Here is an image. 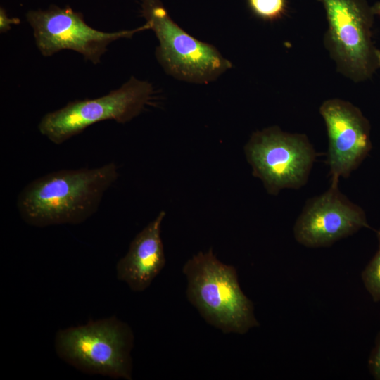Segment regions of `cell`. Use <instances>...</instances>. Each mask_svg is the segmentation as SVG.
Segmentation results:
<instances>
[{
  "label": "cell",
  "mask_w": 380,
  "mask_h": 380,
  "mask_svg": "<svg viewBox=\"0 0 380 380\" xmlns=\"http://www.w3.org/2000/svg\"><path fill=\"white\" fill-rule=\"evenodd\" d=\"M118 177L113 162L94 168L49 172L25 186L18 196L17 208L31 226L78 224L97 210Z\"/></svg>",
  "instance_id": "obj_1"
},
{
  "label": "cell",
  "mask_w": 380,
  "mask_h": 380,
  "mask_svg": "<svg viewBox=\"0 0 380 380\" xmlns=\"http://www.w3.org/2000/svg\"><path fill=\"white\" fill-rule=\"evenodd\" d=\"M182 272L187 280V299L206 322L227 334H244L259 327L236 269L219 260L212 248L194 255Z\"/></svg>",
  "instance_id": "obj_2"
},
{
  "label": "cell",
  "mask_w": 380,
  "mask_h": 380,
  "mask_svg": "<svg viewBox=\"0 0 380 380\" xmlns=\"http://www.w3.org/2000/svg\"><path fill=\"white\" fill-rule=\"evenodd\" d=\"M131 327L115 316L57 331L58 356L77 369L114 379H132Z\"/></svg>",
  "instance_id": "obj_3"
},
{
  "label": "cell",
  "mask_w": 380,
  "mask_h": 380,
  "mask_svg": "<svg viewBox=\"0 0 380 380\" xmlns=\"http://www.w3.org/2000/svg\"><path fill=\"white\" fill-rule=\"evenodd\" d=\"M141 13L158 40L155 55L167 74L187 82L208 84L232 67L214 46L179 27L160 0H143Z\"/></svg>",
  "instance_id": "obj_4"
},
{
  "label": "cell",
  "mask_w": 380,
  "mask_h": 380,
  "mask_svg": "<svg viewBox=\"0 0 380 380\" xmlns=\"http://www.w3.org/2000/svg\"><path fill=\"white\" fill-rule=\"evenodd\" d=\"M244 153L252 175L272 196L305 185L318 155L305 134L286 132L277 126L253 132Z\"/></svg>",
  "instance_id": "obj_5"
},
{
  "label": "cell",
  "mask_w": 380,
  "mask_h": 380,
  "mask_svg": "<svg viewBox=\"0 0 380 380\" xmlns=\"http://www.w3.org/2000/svg\"><path fill=\"white\" fill-rule=\"evenodd\" d=\"M153 87L132 76L120 88L93 99H77L44 115L38 125L41 134L61 144L101 121L125 123L138 116L152 99Z\"/></svg>",
  "instance_id": "obj_6"
},
{
  "label": "cell",
  "mask_w": 380,
  "mask_h": 380,
  "mask_svg": "<svg viewBox=\"0 0 380 380\" xmlns=\"http://www.w3.org/2000/svg\"><path fill=\"white\" fill-rule=\"evenodd\" d=\"M319 1L328 23L326 46L338 71L356 82L368 80L379 68L371 7L365 0Z\"/></svg>",
  "instance_id": "obj_7"
},
{
  "label": "cell",
  "mask_w": 380,
  "mask_h": 380,
  "mask_svg": "<svg viewBox=\"0 0 380 380\" xmlns=\"http://www.w3.org/2000/svg\"><path fill=\"white\" fill-rule=\"evenodd\" d=\"M25 17L42 56L48 57L62 50H72L95 65L100 63L113 42L149 30L146 23L130 30L102 32L87 25L82 13L69 6L61 8L56 5H51L46 10H30Z\"/></svg>",
  "instance_id": "obj_8"
},
{
  "label": "cell",
  "mask_w": 380,
  "mask_h": 380,
  "mask_svg": "<svg viewBox=\"0 0 380 380\" xmlns=\"http://www.w3.org/2000/svg\"><path fill=\"white\" fill-rule=\"evenodd\" d=\"M366 213L331 184L321 195L308 199L293 226L296 241L308 248L329 247L369 228Z\"/></svg>",
  "instance_id": "obj_9"
},
{
  "label": "cell",
  "mask_w": 380,
  "mask_h": 380,
  "mask_svg": "<svg viewBox=\"0 0 380 380\" xmlns=\"http://www.w3.org/2000/svg\"><path fill=\"white\" fill-rule=\"evenodd\" d=\"M329 139L327 164L331 184L348 178L372 150L371 126L362 111L339 99L325 101L319 108Z\"/></svg>",
  "instance_id": "obj_10"
},
{
  "label": "cell",
  "mask_w": 380,
  "mask_h": 380,
  "mask_svg": "<svg viewBox=\"0 0 380 380\" xmlns=\"http://www.w3.org/2000/svg\"><path fill=\"white\" fill-rule=\"evenodd\" d=\"M165 211L158 215L133 239L127 253L116 265L118 280L134 292L146 290L165 265L160 236Z\"/></svg>",
  "instance_id": "obj_11"
},
{
  "label": "cell",
  "mask_w": 380,
  "mask_h": 380,
  "mask_svg": "<svg viewBox=\"0 0 380 380\" xmlns=\"http://www.w3.org/2000/svg\"><path fill=\"white\" fill-rule=\"evenodd\" d=\"M378 248L361 273L366 291L375 302H380V228L376 232Z\"/></svg>",
  "instance_id": "obj_12"
},
{
  "label": "cell",
  "mask_w": 380,
  "mask_h": 380,
  "mask_svg": "<svg viewBox=\"0 0 380 380\" xmlns=\"http://www.w3.org/2000/svg\"><path fill=\"white\" fill-rule=\"evenodd\" d=\"M251 13L264 21L281 19L287 11V0H247Z\"/></svg>",
  "instance_id": "obj_13"
},
{
  "label": "cell",
  "mask_w": 380,
  "mask_h": 380,
  "mask_svg": "<svg viewBox=\"0 0 380 380\" xmlns=\"http://www.w3.org/2000/svg\"><path fill=\"white\" fill-rule=\"evenodd\" d=\"M367 367L372 377L380 380V331L376 336L374 345L369 354Z\"/></svg>",
  "instance_id": "obj_14"
},
{
  "label": "cell",
  "mask_w": 380,
  "mask_h": 380,
  "mask_svg": "<svg viewBox=\"0 0 380 380\" xmlns=\"http://www.w3.org/2000/svg\"><path fill=\"white\" fill-rule=\"evenodd\" d=\"M20 23V20L18 18H9L6 10L1 7L0 8V32L1 33L9 31L11 28V25H18Z\"/></svg>",
  "instance_id": "obj_15"
},
{
  "label": "cell",
  "mask_w": 380,
  "mask_h": 380,
  "mask_svg": "<svg viewBox=\"0 0 380 380\" xmlns=\"http://www.w3.org/2000/svg\"><path fill=\"white\" fill-rule=\"evenodd\" d=\"M371 9L374 15H380V1L375 3Z\"/></svg>",
  "instance_id": "obj_16"
},
{
  "label": "cell",
  "mask_w": 380,
  "mask_h": 380,
  "mask_svg": "<svg viewBox=\"0 0 380 380\" xmlns=\"http://www.w3.org/2000/svg\"><path fill=\"white\" fill-rule=\"evenodd\" d=\"M376 56L377 59L378 67L380 68V49H376Z\"/></svg>",
  "instance_id": "obj_17"
}]
</instances>
